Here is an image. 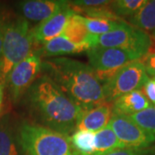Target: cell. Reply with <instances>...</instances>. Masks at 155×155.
<instances>
[{
  "mask_svg": "<svg viewBox=\"0 0 155 155\" xmlns=\"http://www.w3.org/2000/svg\"><path fill=\"white\" fill-rule=\"evenodd\" d=\"M26 93L28 107L40 125L68 136L75 130L83 110L49 77L42 74Z\"/></svg>",
  "mask_w": 155,
  "mask_h": 155,
  "instance_id": "1",
  "label": "cell"
},
{
  "mask_svg": "<svg viewBox=\"0 0 155 155\" xmlns=\"http://www.w3.org/2000/svg\"><path fill=\"white\" fill-rule=\"evenodd\" d=\"M42 72L82 110L105 102L103 84L90 65L66 57L48 58Z\"/></svg>",
  "mask_w": 155,
  "mask_h": 155,
  "instance_id": "2",
  "label": "cell"
},
{
  "mask_svg": "<svg viewBox=\"0 0 155 155\" xmlns=\"http://www.w3.org/2000/svg\"><path fill=\"white\" fill-rule=\"evenodd\" d=\"M17 137L25 155H74L68 135L40 124H22Z\"/></svg>",
  "mask_w": 155,
  "mask_h": 155,
  "instance_id": "3",
  "label": "cell"
},
{
  "mask_svg": "<svg viewBox=\"0 0 155 155\" xmlns=\"http://www.w3.org/2000/svg\"><path fill=\"white\" fill-rule=\"evenodd\" d=\"M34 41L28 20L18 17L5 24L2 45L1 83H5L12 68L28 56Z\"/></svg>",
  "mask_w": 155,
  "mask_h": 155,
  "instance_id": "4",
  "label": "cell"
},
{
  "mask_svg": "<svg viewBox=\"0 0 155 155\" xmlns=\"http://www.w3.org/2000/svg\"><path fill=\"white\" fill-rule=\"evenodd\" d=\"M89 43L91 48L100 46L127 50L141 58L148 52L152 41L148 34L123 22L120 27L108 33L100 35L91 34Z\"/></svg>",
  "mask_w": 155,
  "mask_h": 155,
  "instance_id": "5",
  "label": "cell"
},
{
  "mask_svg": "<svg viewBox=\"0 0 155 155\" xmlns=\"http://www.w3.org/2000/svg\"><path fill=\"white\" fill-rule=\"evenodd\" d=\"M90 66L92 67L101 83H105L118 70L140 57L121 48L95 46L86 51Z\"/></svg>",
  "mask_w": 155,
  "mask_h": 155,
  "instance_id": "6",
  "label": "cell"
},
{
  "mask_svg": "<svg viewBox=\"0 0 155 155\" xmlns=\"http://www.w3.org/2000/svg\"><path fill=\"white\" fill-rule=\"evenodd\" d=\"M148 75L140 60L128 63L103 84L106 103H112L122 95L140 90Z\"/></svg>",
  "mask_w": 155,
  "mask_h": 155,
  "instance_id": "7",
  "label": "cell"
},
{
  "mask_svg": "<svg viewBox=\"0 0 155 155\" xmlns=\"http://www.w3.org/2000/svg\"><path fill=\"white\" fill-rule=\"evenodd\" d=\"M41 72L42 60L36 51H32L29 55L13 67L5 81L12 100L16 102L20 99Z\"/></svg>",
  "mask_w": 155,
  "mask_h": 155,
  "instance_id": "8",
  "label": "cell"
},
{
  "mask_svg": "<svg viewBox=\"0 0 155 155\" xmlns=\"http://www.w3.org/2000/svg\"><path fill=\"white\" fill-rule=\"evenodd\" d=\"M109 126L125 147L145 149L155 143V135L145 131L129 116L114 114Z\"/></svg>",
  "mask_w": 155,
  "mask_h": 155,
  "instance_id": "9",
  "label": "cell"
},
{
  "mask_svg": "<svg viewBox=\"0 0 155 155\" xmlns=\"http://www.w3.org/2000/svg\"><path fill=\"white\" fill-rule=\"evenodd\" d=\"M74 14L76 13L70 5L31 28L34 45L37 47L61 35L68 20Z\"/></svg>",
  "mask_w": 155,
  "mask_h": 155,
  "instance_id": "10",
  "label": "cell"
},
{
  "mask_svg": "<svg viewBox=\"0 0 155 155\" xmlns=\"http://www.w3.org/2000/svg\"><path fill=\"white\" fill-rule=\"evenodd\" d=\"M69 6L70 3L64 0H28L19 4L23 18L39 22H43Z\"/></svg>",
  "mask_w": 155,
  "mask_h": 155,
  "instance_id": "11",
  "label": "cell"
},
{
  "mask_svg": "<svg viewBox=\"0 0 155 155\" xmlns=\"http://www.w3.org/2000/svg\"><path fill=\"white\" fill-rule=\"evenodd\" d=\"M113 115L112 104L106 102L88 110H83L75 129L96 133L109 125Z\"/></svg>",
  "mask_w": 155,
  "mask_h": 155,
  "instance_id": "12",
  "label": "cell"
},
{
  "mask_svg": "<svg viewBox=\"0 0 155 155\" xmlns=\"http://www.w3.org/2000/svg\"><path fill=\"white\" fill-rule=\"evenodd\" d=\"M90 49L87 45H76L71 42L65 37L59 35L43 44L40 45L35 51L42 58L60 57L61 55L79 54Z\"/></svg>",
  "mask_w": 155,
  "mask_h": 155,
  "instance_id": "13",
  "label": "cell"
},
{
  "mask_svg": "<svg viewBox=\"0 0 155 155\" xmlns=\"http://www.w3.org/2000/svg\"><path fill=\"white\" fill-rule=\"evenodd\" d=\"M111 2L106 0H78L69 2L74 12L83 13L84 17L103 18L110 20H122L116 16L111 9Z\"/></svg>",
  "mask_w": 155,
  "mask_h": 155,
  "instance_id": "14",
  "label": "cell"
},
{
  "mask_svg": "<svg viewBox=\"0 0 155 155\" xmlns=\"http://www.w3.org/2000/svg\"><path fill=\"white\" fill-rule=\"evenodd\" d=\"M113 113L130 116L148 108L151 104L140 90L134 91L117 97L112 103Z\"/></svg>",
  "mask_w": 155,
  "mask_h": 155,
  "instance_id": "15",
  "label": "cell"
},
{
  "mask_svg": "<svg viewBox=\"0 0 155 155\" xmlns=\"http://www.w3.org/2000/svg\"><path fill=\"white\" fill-rule=\"evenodd\" d=\"M134 27L155 37V0H148L134 16L128 18Z\"/></svg>",
  "mask_w": 155,
  "mask_h": 155,
  "instance_id": "16",
  "label": "cell"
},
{
  "mask_svg": "<svg viewBox=\"0 0 155 155\" xmlns=\"http://www.w3.org/2000/svg\"><path fill=\"white\" fill-rule=\"evenodd\" d=\"M90 35L91 33L88 31L84 22L83 16L78 15V14H74L68 20L67 25L61 35L74 44L89 46L87 43V40Z\"/></svg>",
  "mask_w": 155,
  "mask_h": 155,
  "instance_id": "17",
  "label": "cell"
},
{
  "mask_svg": "<svg viewBox=\"0 0 155 155\" xmlns=\"http://www.w3.org/2000/svg\"><path fill=\"white\" fill-rule=\"evenodd\" d=\"M125 147L110 126L95 133L94 155H104L113 150Z\"/></svg>",
  "mask_w": 155,
  "mask_h": 155,
  "instance_id": "18",
  "label": "cell"
},
{
  "mask_svg": "<svg viewBox=\"0 0 155 155\" xmlns=\"http://www.w3.org/2000/svg\"><path fill=\"white\" fill-rule=\"evenodd\" d=\"M69 137L74 155H94L95 133L77 130Z\"/></svg>",
  "mask_w": 155,
  "mask_h": 155,
  "instance_id": "19",
  "label": "cell"
},
{
  "mask_svg": "<svg viewBox=\"0 0 155 155\" xmlns=\"http://www.w3.org/2000/svg\"><path fill=\"white\" fill-rule=\"evenodd\" d=\"M84 22L88 29V31L92 35H100L114 30L122 25L123 20H110L103 18H94V17H84Z\"/></svg>",
  "mask_w": 155,
  "mask_h": 155,
  "instance_id": "20",
  "label": "cell"
},
{
  "mask_svg": "<svg viewBox=\"0 0 155 155\" xmlns=\"http://www.w3.org/2000/svg\"><path fill=\"white\" fill-rule=\"evenodd\" d=\"M147 0H117L111 2V9L116 16L131 17L144 5Z\"/></svg>",
  "mask_w": 155,
  "mask_h": 155,
  "instance_id": "21",
  "label": "cell"
},
{
  "mask_svg": "<svg viewBox=\"0 0 155 155\" xmlns=\"http://www.w3.org/2000/svg\"><path fill=\"white\" fill-rule=\"evenodd\" d=\"M17 137L14 135L11 128L0 127V155H19Z\"/></svg>",
  "mask_w": 155,
  "mask_h": 155,
  "instance_id": "22",
  "label": "cell"
},
{
  "mask_svg": "<svg viewBox=\"0 0 155 155\" xmlns=\"http://www.w3.org/2000/svg\"><path fill=\"white\" fill-rule=\"evenodd\" d=\"M129 117L145 131L155 135V105H150Z\"/></svg>",
  "mask_w": 155,
  "mask_h": 155,
  "instance_id": "23",
  "label": "cell"
},
{
  "mask_svg": "<svg viewBox=\"0 0 155 155\" xmlns=\"http://www.w3.org/2000/svg\"><path fill=\"white\" fill-rule=\"evenodd\" d=\"M151 37V36H150ZM152 43L147 54L140 59V62L143 64L147 75L152 78H155V38L151 37Z\"/></svg>",
  "mask_w": 155,
  "mask_h": 155,
  "instance_id": "24",
  "label": "cell"
},
{
  "mask_svg": "<svg viewBox=\"0 0 155 155\" xmlns=\"http://www.w3.org/2000/svg\"><path fill=\"white\" fill-rule=\"evenodd\" d=\"M140 91L147 97V99L155 105V78L148 77Z\"/></svg>",
  "mask_w": 155,
  "mask_h": 155,
  "instance_id": "25",
  "label": "cell"
},
{
  "mask_svg": "<svg viewBox=\"0 0 155 155\" xmlns=\"http://www.w3.org/2000/svg\"><path fill=\"white\" fill-rule=\"evenodd\" d=\"M150 150L148 148L140 149L131 147H122L113 150L104 155H149Z\"/></svg>",
  "mask_w": 155,
  "mask_h": 155,
  "instance_id": "26",
  "label": "cell"
},
{
  "mask_svg": "<svg viewBox=\"0 0 155 155\" xmlns=\"http://www.w3.org/2000/svg\"><path fill=\"white\" fill-rule=\"evenodd\" d=\"M4 27L5 24L0 18V60L2 57V45H3V36H4Z\"/></svg>",
  "mask_w": 155,
  "mask_h": 155,
  "instance_id": "27",
  "label": "cell"
},
{
  "mask_svg": "<svg viewBox=\"0 0 155 155\" xmlns=\"http://www.w3.org/2000/svg\"><path fill=\"white\" fill-rule=\"evenodd\" d=\"M3 97H4V85L0 82V111H1V108H2Z\"/></svg>",
  "mask_w": 155,
  "mask_h": 155,
  "instance_id": "28",
  "label": "cell"
},
{
  "mask_svg": "<svg viewBox=\"0 0 155 155\" xmlns=\"http://www.w3.org/2000/svg\"><path fill=\"white\" fill-rule=\"evenodd\" d=\"M1 74H2V61L0 60V80H1Z\"/></svg>",
  "mask_w": 155,
  "mask_h": 155,
  "instance_id": "29",
  "label": "cell"
},
{
  "mask_svg": "<svg viewBox=\"0 0 155 155\" xmlns=\"http://www.w3.org/2000/svg\"><path fill=\"white\" fill-rule=\"evenodd\" d=\"M153 38H155V37H153Z\"/></svg>",
  "mask_w": 155,
  "mask_h": 155,
  "instance_id": "30",
  "label": "cell"
}]
</instances>
